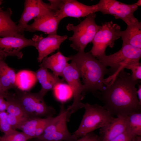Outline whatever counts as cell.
I'll return each mask as SVG.
<instances>
[{"instance_id":"1","label":"cell","mask_w":141,"mask_h":141,"mask_svg":"<svg viewBox=\"0 0 141 141\" xmlns=\"http://www.w3.org/2000/svg\"><path fill=\"white\" fill-rule=\"evenodd\" d=\"M139 80L122 68L104 84L103 90L97 95L104 104V107L112 116H128L141 111L136 85Z\"/></svg>"},{"instance_id":"2","label":"cell","mask_w":141,"mask_h":141,"mask_svg":"<svg viewBox=\"0 0 141 141\" xmlns=\"http://www.w3.org/2000/svg\"><path fill=\"white\" fill-rule=\"evenodd\" d=\"M82 79L84 90L82 95L92 93L96 95L104 90V76L110 74L109 69L89 52H78L70 56Z\"/></svg>"},{"instance_id":"3","label":"cell","mask_w":141,"mask_h":141,"mask_svg":"<svg viewBox=\"0 0 141 141\" xmlns=\"http://www.w3.org/2000/svg\"><path fill=\"white\" fill-rule=\"evenodd\" d=\"M84 108L85 112L80 124L73 134L77 139L105 126L113 118L103 106L86 103Z\"/></svg>"},{"instance_id":"4","label":"cell","mask_w":141,"mask_h":141,"mask_svg":"<svg viewBox=\"0 0 141 141\" xmlns=\"http://www.w3.org/2000/svg\"><path fill=\"white\" fill-rule=\"evenodd\" d=\"M96 13L91 14L76 26L68 24L67 30L73 32V36L69 38L72 42L70 46L78 52H84L87 45L91 42L101 26L98 25L95 21Z\"/></svg>"},{"instance_id":"5","label":"cell","mask_w":141,"mask_h":141,"mask_svg":"<svg viewBox=\"0 0 141 141\" xmlns=\"http://www.w3.org/2000/svg\"><path fill=\"white\" fill-rule=\"evenodd\" d=\"M69 118L68 111L62 104L58 115L53 117L43 133L32 141H74L77 139L68 129L67 122Z\"/></svg>"},{"instance_id":"6","label":"cell","mask_w":141,"mask_h":141,"mask_svg":"<svg viewBox=\"0 0 141 141\" xmlns=\"http://www.w3.org/2000/svg\"><path fill=\"white\" fill-rule=\"evenodd\" d=\"M141 57V49L129 45H122L121 48L117 52L108 55L105 54L99 56L96 58L107 67H110V76L113 77L124 68L125 64L139 61Z\"/></svg>"},{"instance_id":"7","label":"cell","mask_w":141,"mask_h":141,"mask_svg":"<svg viewBox=\"0 0 141 141\" xmlns=\"http://www.w3.org/2000/svg\"><path fill=\"white\" fill-rule=\"evenodd\" d=\"M121 31L120 26L111 21L102 24L91 42L90 52L95 57L105 55L107 47L113 48L115 41L121 37Z\"/></svg>"},{"instance_id":"8","label":"cell","mask_w":141,"mask_h":141,"mask_svg":"<svg viewBox=\"0 0 141 141\" xmlns=\"http://www.w3.org/2000/svg\"><path fill=\"white\" fill-rule=\"evenodd\" d=\"M61 77L64 81L67 82L72 91L73 102L66 109L70 117L72 114L84 107V104L81 101L84 98L82 94L84 87L81 83V78L75 65L72 61L65 67Z\"/></svg>"},{"instance_id":"9","label":"cell","mask_w":141,"mask_h":141,"mask_svg":"<svg viewBox=\"0 0 141 141\" xmlns=\"http://www.w3.org/2000/svg\"><path fill=\"white\" fill-rule=\"evenodd\" d=\"M97 4L98 12L111 15L115 19H121L127 25L138 21L134 16V12L138 9L134 4H126L115 0H101Z\"/></svg>"},{"instance_id":"10","label":"cell","mask_w":141,"mask_h":141,"mask_svg":"<svg viewBox=\"0 0 141 141\" xmlns=\"http://www.w3.org/2000/svg\"><path fill=\"white\" fill-rule=\"evenodd\" d=\"M98 12L97 4L85 5L75 0H60L56 15L61 20L67 17L79 18Z\"/></svg>"},{"instance_id":"11","label":"cell","mask_w":141,"mask_h":141,"mask_svg":"<svg viewBox=\"0 0 141 141\" xmlns=\"http://www.w3.org/2000/svg\"><path fill=\"white\" fill-rule=\"evenodd\" d=\"M67 38L66 35L51 34L44 37L41 34L34 35L32 39L34 42V47L38 52V62H41L48 55L58 49L61 44Z\"/></svg>"},{"instance_id":"12","label":"cell","mask_w":141,"mask_h":141,"mask_svg":"<svg viewBox=\"0 0 141 141\" xmlns=\"http://www.w3.org/2000/svg\"><path fill=\"white\" fill-rule=\"evenodd\" d=\"M34 19L32 24L27 25L25 31L31 32L40 31L48 35L57 34L58 25L61 20L55 11L50 10Z\"/></svg>"},{"instance_id":"13","label":"cell","mask_w":141,"mask_h":141,"mask_svg":"<svg viewBox=\"0 0 141 141\" xmlns=\"http://www.w3.org/2000/svg\"><path fill=\"white\" fill-rule=\"evenodd\" d=\"M50 10L49 3H45L41 0H25L24 10L17 25L20 33L23 34L30 21Z\"/></svg>"},{"instance_id":"14","label":"cell","mask_w":141,"mask_h":141,"mask_svg":"<svg viewBox=\"0 0 141 141\" xmlns=\"http://www.w3.org/2000/svg\"><path fill=\"white\" fill-rule=\"evenodd\" d=\"M35 47V43L32 39L25 38L23 34L4 37H0V49L8 56H16L18 58L22 57L21 50L28 46Z\"/></svg>"},{"instance_id":"15","label":"cell","mask_w":141,"mask_h":141,"mask_svg":"<svg viewBox=\"0 0 141 141\" xmlns=\"http://www.w3.org/2000/svg\"><path fill=\"white\" fill-rule=\"evenodd\" d=\"M128 116L119 115L114 118L107 124L100 128L102 141H110L125 131L127 127Z\"/></svg>"},{"instance_id":"16","label":"cell","mask_w":141,"mask_h":141,"mask_svg":"<svg viewBox=\"0 0 141 141\" xmlns=\"http://www.w3.org/2000/svg\"><path fill=\"white\" fill-rule=\"evenodd\" d=\"M14 95L27 116L29 119L36 118V108L40 98L43 97L39 92L32 93L21 90L16 91Z\"/></svg>"},{"instance_id":"17","label":"cell","mask_w":141,"mask_h":141,"mask_svg":"<svg viewBox=\"0 0 141 141\" xmlns=\"http://www.w3.org/2000/svg\"><path fill=\"white\" fill-rule=\"evenodd\" d=\"M70 60V57L63 55L60 51H58L49 57L43 59L39 65L40 67L49 69L53 72L55 75L61 77L63 72Z\"/></svg>"},{"instance_id":"18","label":"cell","mask_w":141,"mask_h":141,"mask_svg":"<svg viewBox=\"0 0 141 141\" xmlns=\"http://www.w3.org/2000/svg\"><path fill=\"white\" fill-rule=\"evenodd\" d=\"M35 73L37 80L41 86V89L38 92L43 97L48 91L53 90L57 84L64 81L42 67H40Z\"/></svg>"},{"instance_id":"19","label":"cell","mask_w":141,"mask_h":141,"mask_svg":"<svg viewBox=\"0 0 141 141\" xmlns=\"http://www.w3.org/2000/svg\"><path fill=\"white\" fill-rule=\"evenodd\" d=\"M12 12L8 8L6 10H0V37L16 36L21 34L16 22L11 18Z\"/></svg>"},{"instance_id":"20","label":"cell","mask_w":141,"mask_h":141,"mask_svg":"<svg viewBox=\"0 0 141 141\" xmlns=\"http://www.w3.org/2000/svg\"><path fill=\"white\" fill-rule=\"evenodd\" d=\"M122 45H128L141 49V22L127 25L126 29L121 31Z\"/></svg>"},{"instance_id":"21","label":"cell","mask_w":141,"mask_h":141,"mask_svg":"<svg viewBox=\"0 0 141 141\" xmlns=\"http://www.w3.org/2000/svg\"><path fill=\"white\" fill-rule=\"evenodd\" d=\"M16 74L14 70L5 62L3 59L0 58V80L4 91L16 87Z\"/></svg>"},{"instance_id":"22","label":"cell","mask_w":141,"mask_h":141,"mask_svg":"<svg viewBox=\"0 0 141 141\" xmlns=\"http://www.w3.org/2000/svg\"><path fill=\"white\" fill-rule=\"evenodd\" d=\"M37 81L35 73L31 71L24 70L16 74V86L21 91L29 90Z\"/></svg>"},{"instance_id":"23","label":"cell","mask_w":141,"mask_h":141,"mask_svg":"<svg viewBox=\"0 0 141 141\" xmlns=\"http://www.w3.org/2000/svg\"><path fill=\"white\" fill-rule=\"evenodd\" d=\"M5 98L7 102L6 110L8 114L19 117L28 118L15 98L14 93H9Z\"/></svg>"},{"instance_id":"24","label":"cell","mask_w":141,"mask_h":141,"mask_svg":"<svg viewBox=\"0 0 141 141\" xmlns=\"http://www.w3.org/2000/svg\"><path fill=\"white\" fill-rule=\"evenodd\" d=\"M126 130L135 136H141V111L132 113L128 115Z\"/></svg>"},{"instance_id":"25","label":"cell","mask_w":141,"mask_h":141,"mask_svg":"<svg viewBox=\"0 0 141 141\" xmlns=\"http://www.w3.org/2000/svg\"><path fill=\"white\" fill-rule=\"evenodd\" d=\"M44 119V118H39L29 119L24 122L20 130L28 137L30 139H34L36 130Z\"/></svg>"},{"instance_id":"26","label":"cell","mask_w":141,"mask_h":141,"mask_svg":"<svg viewBox=\"0 0 141 141\" xmlns=\"http://www.w3.org/2000/svg\"><path fill=\"white\" fill-rule=\"evenodd\" d=\"M124 68L130 69L132 71L131 76L133 78L137 80L141 79V64L139 61L130 62L125 64Z\"/></svg>"},{"instance_id":"27","label":"cell","mask_w":141,"mask_h":141,"mask_svg":"<svg viewBox=\"0 0 141 141\" xmlns=\"http://www.w3.org/2000/svg\"><path fill=\"white\" fill-rule=\"evenodd\" d=\"M7 115L5 111L0 112V131L5 134H12L16 130H13L9 124Z\"/></svg>"},{"instance_id":"28","label":"cell","mask_w":141,"mask_h":141,"mask_svg":"<svg viewBox=\"0 0 141 141\" xmlns=\"http://www.w3.org/2000/svg\"><path fill=\"white\" fill-rule=\"evenodd\" d=\"M7 119L11 128L16 130H20L24 122L29 119L27 117H19L8 113Z\"/></svg>"},{"instance_id":"29","label":"cell","mask_w":141,"mask_h":141,"mask_svg":"<svg viewBox=\"0 0 141 141\" xmlns=\"http://www.w3.org/2000/svg\"><path fill=\"white\" fill-rule=\"evenodd\" d=\"M53 117L44 118L43 121L39 125L36 130L34 139L38 137L43 133L46 127L52 120Z\"/></svg>"},{"instance_id":"30","label":"cell","mask_w":141,"mask_h":141,"mask_svg":"<svg viewBox=\"0 0 141 141\" xmlns=\"http://www.w3.org/2000/svg\"><path fill=\"white\" fill-rule=\"evenodd\" d=\"M135 136L126 130L110 141H132Z\"/></svg>"},{"instance_id":"31","label":"cell","mask_w":141,"mask_h":141,"mask_svg":"<svg viewBox=\"0 0 141 141\" xmlns=\"http://www.w3.org/2000/svg\"><path fill=\"white\" fill-rule=\"evenodd\" d=\"M80 141H99L100 138L92 132L80 137Z\"/></svg>"},{"instance_id":"32","label":"cell","mask_w":141,"mask_h":141,"mask_svg":"<svg viewBox=\"0 0 141 141\" xmlns=\"http://www.w3.org/2000/svg\"><path fill=\"white\" fill-rule=\"evenodd\" d=\"M13 141H27L30 140L28 137L22 132L16 130L13 133Z\"/></svg>"},{"instance_id":"33","label":"cell","mask_w":141,"mask_h":141,"mask_svg":"<svg viewBox=\"0 0 141 141\" xmlns=\"http://www.w3.org/2000/svg\"><path fill=\"white\" fill-rule=\"evenodd\" d=\"M4 97L0 95V112L5 111L7 106V102L4 99Z\"/></svg>"},{"instance_id":"34","label":"cell","mask_w":141,"mask_h":141,"mask_svg":"<svg viewBox=\"0 0 141 141\" xmlns=\"http://www.w3.org/2000/svg\"><path fill=\"white\" fill-rule=\"evenodd\" d=\"M16 131L12 134H4L2 136H0V141H13V134Z\"/></svg>"},{"instance_id":"35","label":"cell","mask_w":141,"mask_h":141,"mask_svg":"<svg viewBox=\"0 0 141 141\" xmlns=\"http://www.w3.org/2000/svg\"><path fill=\"white\" fill-rule=\"evenodd\" d=\"M137 95L139 103L141 105V85L138 84V89L137 90Z\"/></svg>"},{"instance_id":"36","label":"cell","mask_w":141,"mask_h":141,"mask_svg":"<svg viewBox=\"0 0 141 141\" xmlns=\"http://www.w3.org/2000/svg\"><path fill=\"white\" fill-rule=\"evenodd\" d=\"M9 92H5L3 88L2 85L0 80V95L3 96L5 98L8 96Z\"/></svg>"},{"instance_id":"37","label":"cell","mask_w":141,"mask_h":141,"mask_svg":"<svg viewBox=\"0 0 141 141\" xmlns=\"http://www.w3.org/2000/svg\"><path fill=\"white\" fill-rule=\"evenodd\" d=\"M8 56L7 54L2 50L0 49V58L4 59Z\"/></svg>"},{"instance_id":"38","label":"cell","mask_w":141,"mask_h":141,"mask_svg":"<svg viewBox=\"0 0 141 141\" xmlns=\"http://www.w3.org/2000/svg\"><path fill=\"white\" fill-rule=\"evenodd\" d=\"M132 141H141V136H135L133 139Z\"/></svg>"},{"instance_id":"39","label":"cell","mask_w":141,"mask_h":141,"mask_svg":"<svg viewBox=\"0 0 141 141\" xmlns=\"http://www.w3.org/2000/svg\"><path fill=\"white\" fill-rule=\"evenodd\" d=\"M134 4L136 6H141V0H139L137 2L134 3Z\"/></svg>"},{"instance_id":"40","label":"cell","mask_w":141,"mask_h":141,"mask_svg":"<svg viewBox=\"0 0 141 141\" xmlns=\"http://www.w3.org/2000/svg\"><path fill=\"white\" fill-rule=\"evenodd\" d=\"M2 0H0V10L3 8L2 7H1V5L2 3Z\"/></svg>"},{"instance_id":"41","label":"cell","mask_w":141,"mask_h":141,"mask_svg":"<svg viewBox=\"0 0 141 141\" xmlns=\"http://www.w3.org/2000/svg\"><path fill=\"white\" fill-rule=\"evenodd\" d=\"M74 141H80V138L78 139H77Z\"/></svg>"},{"instance_id":"42","label":"cell","mask_w":141,"mask_h":141,"mask_svg":"<svg viewBox=\"0 0 141 141\" xmlns=\"http://www.w3.org/2000/svg\"><path fill=\"white\" fill-rule=\"evenodd\" d=\"M99 141H102L100 138V140H99Z\"/></svg>"}]
</instances>
